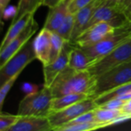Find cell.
<instances>
[{
  "instance_id": "obj_1",
  "label": "cell",
  "mask_w": 131,
  "mask_h": 131,
  "mask_svg": "<svg viewBox=\"0 0 131 131\" xmlns=\"http://www.w3.org/2000/svg\"><path fill=\"white\" fill-rule=\"evenodd\" d=\"M96 78L88 70L77 71L67 66L51 85L54 97L69 94H85L90 97L93 93Z\"/></svg>"
},
{
  "instance_id": "obj_2",
  "label": "cell",
  "mask_w": 131,
  "mask_h": 131,
  "mask_svg": "<svg viewBox=\"0 0 131 131\" xmlns=\"http://www.w3.org/2000/svg\"><path fill=\"white\" fill-rule=\"evenodd\" d=\"M53 94L51 88L43 86L37 93L26 95L19 103L18 115L48 117L51 112Z\"/></svg>"
},
{
  "instance_id": "obj_3",
  "label": "cell",
  "mask_w": 131,
  "mask_h": 131,
  "mask_svg": "<svg viewBox=\"0 0 131 131\" xmlns=\"http://www.w3.org/2000/svg\"><path fill=\"white\" fill-rule=\"evenodd\" d=\"M95 78V85L91 96L93 99L114 88L131 82V61L117 66Z\"/></svg>"
},
{
  "instance_id": "obj_4",
  "label": "cell",
  "mask_w": 131,
  "mask_h": 131,
  "mask_svg": "<svg viewBox=\"0 0 131 131\" xmlns=\"http://www.w3.org/2000/svg\"><path fill=\"white\" fill-rule=\"evenodd\" d=\"M37 59L34 40L31 38L13 56L0 67V86L18 72H21L25 68L34 60Z\"/></svg>"
},
{
  "instance_id": "obj_5",
  "label": "cell",
  "mask_w": 131,
  "mask_h": 131,
  "mask_svg": "<svg viewBox=\"0 0 131 131\" xmlns=\"http://www.w3.org/2000/svg\"><path fill=\"white\" fill-rule=\"evenodd\" d=\"M131 61V38L121 44L101 59L95 61L88 68V71L94 77L122 64Z\"/></svg>"
},
{
  "instance_id": "obj_6",
  "label": "cell",
  "mask_w": 131,
  "mask_h": 131,
  "mask_svg": "<svg viewBox=\"0 0 131 131\" xmlns=\"http://www.w3.org/2000/svg\"><path fill=\"white\" fill-rule=\"evenodd\" d=\"M97 107L94 100L91 97L78 102L64 109L52 111L48 116V118L52 126L53 130L56 128L68 124L82 114L93 111Z\"/></svg>"
},
{
  "instance_id": "obj_7",
  "label": "cell",
  "mask_w": 131,
  "mask_h": 131,
  "mask_svg": "<svg viewBox=\"0 0 131 131\" xmlns=\"http://www.w3.org/2000/svg\"><path fill=\"white\" fill-rule=\"evenodd\" d=\"M130 38H131V36L127 33L119 29H116L113 34L110 35L104 39L93 45L83 47L81 48L93 60V63H94L109 54L111 51Z\"/></svg>"
},
{
  "instance_id": "obj_8",
  "label": "cell",
  "mask_w": 131,
  "mask_h": 131,
  "mask_svg": "<svg viewBox=\"0 0 131 131\" xmlns=\"http://www.w3.org/2000/svg\"><path fill=\"white\" fill-rule=\"evenodd\" d=\"M38 25L32 17L24 29L3 49L0 50V67L20 50L36 33Z\"/></svg>"
},
{
  "instance_id": "obj_9",
  "label": "cell",
  "mask_w": 131,
  "mask_h": 131,
  "mask_svg": "<svg viewBox=\"0 0 131 131\" xmlns=\"http://www.w3.org/2000/svg\"><path fill=\"white\" fill-rule=\"evenodd\" d=\"M116 28L107 22H98L84 30L76 39L74 45L83 48L93 45L113 34Z\"/></svg>"
},
{
  "instance_id": "obj_10",
  "label": "cell",
  "mask_w": 131,
  "mask_h": 131,
  "mask_svg": "<svg viewBox=\"0 0 131 131\" xmlns=\"http://www.w3.org/2000/svg\"><path fill=\"white\" fill-rule=\"evenodd\" d=\"M104 3L94 12L85 29L96 23L101 21L109 23L116 29H117L123 27L128 22L127 18L122 11L116 8L105 5Z\"/></svg>"
},
{
  "instance_id": "obj_11",
  "label": "cell",
  "mask_w": 131,
  "mask_h": 131,
  "mask_svg": "<svg viewBox=\"0 0 131 131\" xmlns=\"http://www.w3.org/2000/svg\"><path fill=\"white\" fill-rule=\"evenodd\" d=\"M73 47L74 45L67 41L58 58L51 64L43 66L44 86L50 88L57 76L68 66L70 52Z\"/></svg>"
},
{
  "instance_id": "obj_12",
  "label": "cell",
  "mask_w": 131,
  "mask_h": 131,
  "mask_svg": "<svg viewBox=\"0 0 131 131\" xmlns=\"http://www.w3.org/2000/svg\"><path fill=\"white\" fill-rule=\"evenodd\" d=\"M104 1L105 0H94L74 14V27L69 41L71 44L74 45L76 39L85 29L94 12L104 2Z\"/></svg>"
},
{
  "instance_id": "obj_13",
  "label": "cell",
  "mask_w": 131,
  "mask_h": 131,
  "mask_svg": "<svg viewBox=\"0 0 131 131\" xmlns=\"http://www.w3.org/2000/svg\"><path fill=\"white\" fill-rule=\"evenodd\" d=\"M53 130L48 117L19 116L18 121L9 131H50Z\"/></svg>"
},
{
  "instance_id": "obj_14",
  "label": "cell",
  "mask_w": 131,
  "mask_h": 131,
  "mask_svg": "<svg viewBox=\"0 0 131 131\" xmlns=\"http://www.w3.org/2000/svg\"><path fill=\"white\" fill-rule=\"evenodd\" d=\"M51 34V31L42 28L34 40V48L36 58L41 62L43 66L48 64L50 62Z\"/></svg>"
},
{
  "instance_id": "obj_15",
  "label": "cell",
  "mask_w": 131,
  "mask_h": 131,
  "mask_svg": "<svg viewBox=\"0 0 131 131\" xmlns=\"http://www.w3.org/2000/svg\"><path fill=\"white\" fill-rule=\"evenodd\" d=\"M71 2V0H62L55 6L50 8L43 28L55 32L69 12Z\"/></svg>"
},
{
  "instance_id": "obj_16",
  "label": "cell",
  "mask_w": 131,
  "mask_h": 131,
  "mask_svg": "<svg viewBox=\"0 0 131 131\" xmlns=\"http://www.w3.org/2000/svg\"><path fill=\"white\" fill-rule=\"evenodd\" d=\"M92 64L93 60L82 50V48L74 45L70 52L68 66L77 71H84L88 70Z\"/></svg>"
},
{
  "instance_id": "obj_17",
  "label": "cell",
  "mask_w": 131,
  "mask_h": 131,
  "mask_svg": "<svg viewBox=\"0 0 131 131\" xmlns=\"http://www.w3.org/2000/svg\"><path fill=\"white\" fill-rule=\"evenodd\" d=\"M94 114L97 122L104 123L108 124V126L131 119L130 117L124 115L121 110L104 109L97 107L94 109Z\"/></svg>"
},
{
  "instance_id": "obj_18",
  "label": "cell",
  "mask_w": 131,
  "mask_h": 131,
  "mask_svg": "<svg viewBox=\"0 0 131 131\" xmlns=\"http://www.w3.org/2000/svg\"><path fill=\"white\" fill-rule=\"evenodd\" d=\"M115 98L127 100V101H129L130 99H131V82L119 86L107 92H105L99 95L94 100L98 107L103 104L104 103Z\"/></svg>"
},
{
  "instance_id": "obj_19",
  "label": "cell",
  "mask_w": 131,
  "mask_h": 131,
  "mask_svg": "<svg viewBox=\"0 0 131 131\" xmlns=\"http://www.w3.org/2000/svg\"><path fill=\"white\" fill-rule=\"evenodd\" d=\"M34 15L35 13H27L22 15L21 18H19L16 21L11 24L10 28H8L7 33L5 34L2 41L0 50L6 47L24 29V28L28 25V23L31 19V18L34 17Z\"/></svg>"
},
{
  "instance_id": "obj_20",
  "label": "cell",
  "mask_w": 131,
  "mask_h": 131,
  "mask_svg": "<svg viewBox=\"0 0 131 131\" xmlns=\"http://www.w3.org/2000/svg\"><path fill=\"white\" fill-rule=\"evenodd\" d=\"M89 97H90L85 94H69L59 97H54L51 103V112L64 109Z\"/></svg>"
},
{
  "instance_id": "obj_21",
  "label": "cell",
  "mask_w": 131,
  "mask_h": 131,
  "mask_svg": "<svg viewBox=\"0 0 131 131\" xmlns=\"http://www.w3.org/2000/svg\"><path fill=\"white\" fill-rule=\"evenodd\" d=\"M41 5H43V0H19L17 13L12 18V23H14L27 13H35Z\"/></svg>"
},
{
  "instance_id": "obj_22",
  "label": "cell",
  "mask_w": 131,
  "mask_h": 131,
  "mask_svg": "<svg viewBox=\"0 0 131 131\" xmlns=\"http://www.w3.org/2000/svg\"><path fill=\"white\" fill-rule=\"evenodd\" d=\"M105 127H108V124L100 122H90V123H84V124H77L71 125H63L54 131H88L94 130L97 129H101Z\"/></svg>"
},
{
  "instance_id": "obj_23",
  "label": "cell",
  "mask_w": 131,
  "mask_h": 131,
  "mask_svg": "<svg viewBox=\"0 0 131 131\" xmlns=\"http://www.w3.org/2000/svg\"><path fill=\"white\" fill-rule=\"evenodd\" d=\"M74 27V14L71 13L70 12L66 15L65 18L64 19L61 25L55 31L66 41H70L71 33L73 31Z\"/></svg>"
},
{
  "instance_id": "obj_24",
  "label": "cell",
  "mask_w": 131,
  "mask_h": 131,
  "mask_svg": "<svg viewBox=\"0 0 131 131\" xmlns=\"http://www.w3.org/2000/svg\"><path fill=\"white\" fill-rule=\"evenodd\" d=\"M64 38H63L61 36H60L56 32H52L51 34V55H50V62H53L55 61L59 54L61 52V50L64 45V44L67 42Z\"/></svg>"
},
{
  "instance_id": "obj_25",
  "label": "cell",
  "mask_w": 131,
  "mask_h": 131,
  "mask_svg": "<svg viewBox=\"0 0 131 131\" xmlns=\"http://www.w3.org/2000/svg\"><path fill=\"white\" fill-rule=\"evenodd\" d=\"M19 118V115H13L8 114H0V131L9 130V129L15 124Z\"/></svg>"
},
{
  "instance_id": "obj_26",
  "label": "cell",
  "mask_w": 131,
  "mask_h": 131,
  "mask_svg": "<svg viewBox=\"0 0 131 131\" xmlns=\"http://www.w3.org/2000/svg\"><path fill=\"white\" fill-rule=\"evenodd\" d=\"M21 72H18L16 74H15L13 77H12L10 79H8L5 84H3L2 86H0V109H2L3 107V104L5 101V99L7 96V94H8L9 91L11 90V88H12L14 83L15 82V81L18 79V76L20 75Z\"/></svg>"
},
{
  "instance_id": "obj_27",
  "label": "cell",
  "mask_w": 131,
  "mask_h": 131,
  "mask_svg": "<svg viewBox=\"0 0 131 131\" xmlns=\"http://www.w3.org/2000/svg\"><path fill=\"white\" fill-rule=\"evenodd\" d=\"M96 121L95 118V114L94 110L86 112L84 114H81L80 116L77 117L71 121L68 122V124L64 125H71V124H84V123H90V122H94ZM63 126V125H62Z\"/></svg>"
},
{
  "instance_id": "obj_28",
  "label": "cell",
  "mask_w": 131,
  "mask_h": 131,
  "mask_svg": "<svg viewBox=\"0 0 131 131\" xmlns=\"http://www.w3.org/2000/svg\"><path fill=\"white\" fill-rule=\"evenodd\" d=\"M127 101H127V100H122V99L115 98V99L110 100V101L104 103L103 104H101V105H100L98 107H101V108H104V109L121 110Z\"/></svg>"
},
{
  "instance_id": "obj_29",
  "label": "cell",
  "mask_w": 131,
  "mask_h": 131,
  "mask_svg": "<svg viewBox=\"0 0 131 131\" xmlns=\"http://www.w3.org/2000/svg\"><path fill=\"white\" fill-rule=\"evenodd\" d=\"M93 1L94 0H71L69 5V12L72 14H74L76 12L88 5Z\"/></svg>"
},
{
  "instance_id": "obj_30",
  "label": "cell",
  "mask_w": 131,
  "mask_h": 131,
  "mask_svg": "<svg viewBox=\"0 0 131 131\" xmlns=\"http://www.w3.org/2000/svg\"><path fill=\"white\" fill-rule=\"evenodd\" d=\"M21 89L26 95H29L37 93L39 91V86L32 83L24 82L21 86Z\"/></svg>"
},
{
  "instance_id": "obj_31",
  "label": "cell",
  "mask_w": 131,
  "mask_h": 131,
  "mask_svg": "<svg viewBox=\"0 0 131 131\" xmlns=\"http://www.w3.org/2000/svg\"><path fill=\"white\" fill-rule=\"evenodd\" d=\"M17 10H18V8L15 7V6H7L5 10L3 11V12L1 14L2 15V18H4L5 19H8V18H14L17 13Z\"/></svg>"
},
{
  "instance_id": "obj_32",
  "label": "cell",
  "mask_w": 131,
  "mask_h": 131,
  "mask_svg": "<svg viewBox=\"0 0 131 131\" xmlns=\"http://www.w3.org/2000/svg\"><path fill=\"white\" fill-rule=\"evenodd\" d=\"M124 2H125V0H105L104 4L105 5L116 8H118L121 11H122V8H123Z\"/></svg>"
},
{
  "instance_id": "obj_33",
  "label": "cell",
  "mask_w": 131,
  "mask_h": 131,
  "mask_svg": "<svg viewBox=\"0 0 131 131\" xmlns=\"http://www.w3.org/2000/svg\"><path fill=\"white\" fill-rule=\"evenodd\" d=\"M122 11L127 18L128 21H131V0H125Z\"/></svg>"
},
{
  "instance_id": "obj_34",
  "label": "cell",
  "mask_w": 131,
  "mask_h": 131,
  "mask_svg": "<svg viewBox=\"0 0 131 131\" xmlns=\"http://www.w3.org/2000/svg\"><path fill=\"white\" fill-rule=\"evenodd\" d=\"M121 111L124 115H127L131 118V99L126 103V104L121 109Z\"/></svg>"
},
{
  "instance_id": "obj_35",
  "label": "cell",
  "mask_w": 131,
  "mask_h": 131,
  "mask_svg": "<svg viewBox=\"0 0 131 131\" xmlns=\"http://www.w3.org/2000/svg\"><path fill=\"white\" fill-rule=\"evenodd\" d=\"M61 1H62V0H43V5L50 8L55 6Z\"/></svg>"
},
{
  "instance_id": "obj_36",
  "label": "cell",
  "mask_w": 131,
  "mask_h": 131,
  "mask_svg": "<svg viewBox=\"0 0 131 131\" xmlns=\"http://www.w3.org/2000/svg\"><path fill=\"white\" fill-rule=\"evenodd\" d=\"M117 29L127 33L128 35H130L131 36V21H128L125 25H124L123 27H121L120 28H117Z\"/></svg>"
},
{
  "instance_id": "obj_37",
  "label": "cell",
  "mask_w": 131,
  "mask_h": 131,
  "mask_svg": "<svg viewBox=\"0 0 131 131\" xmlns=\"http://www.w3.org/2000/svg\"><path fill=\"white\" fill-rule=\"evenodd\" d=\"M9 2H10V0H0V11H1V14L3 12L5 8L8 6Z\"/></svg>"
}]
</instances>
